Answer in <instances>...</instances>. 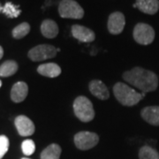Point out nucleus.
I'll list each match as a JSON object with an SVG mask.
<instances>
[{
    "mask_svg": "<svg viewBox=\"0 0 159 159\" xmlns=\"http://www.w3.org/2000/svg\"><path fill=\"white\" fill-rule=\"evenodd\" d=\"M3 55H4V50H3V48L0 46V59L3 57Z\"/></svg>",
    "mask_w": 159,
    "mask_h": 159,
    "instance_id": "b1692460",
    "label": "nucleus"
},
{
    "mask_svg": "<svg viewBox=\"0 0 159 159\" xmlns=\"http://www.w3.org/2000/svg\"><path fill=\"white\" fill-rule=\"evenodd\" d=\"M20 6L13 5L11 2H7L5 6L3 7V12L6 14V16L10 19H14V18L19 17V15L21 13V10L19 8Z\"/></svg>",
    "mask_w": 159,
    "mask_h": 159,
    "instance_id": "412c9836",
    "label": "nucleus"
},
{
    "mask_svg": "<svg viewBox=\"0 0 159 159\" xmlns=\"http://www.w3.org/2000/svg\"><path fill=\"white\" fill-rule=\"evenodd\" d=\"M61 147L56 143L49 145L41 153V159H59L61 155Z\"/></svg>",
    "mask_w": 159,
    "mask_h": 159,
    "instance_id": "f3484780",
    "label": "nucleus"
},
{
    "mask_svg": "<svg viewBox=\"0 0 159 159\" xmlns=\"http://www.w3.org/2000/svg\"><path fill=\"white\" fill-rule=\"evenodd\" d=\"M9 149V139L6 135H0V159L4 157Z\"/></svg>",
    "mask_w": 159,
    "mask_h": 159,
    "instance_id": "5701e85b",
    "label": "nucleus"
},
{
    "mask_svg": "<svg viewBox=\"0 0 159 159\" xmlns=\"http://www.w3.org/2000/svg\"><path fill=\"white\" fill-rule=\"evenodd\" d=\"M30 32V25L28 22H22L12 29V36L15 39H21Z\"/></svg>",
    "mask_w": 159,
    "mask_h": 159,
    "instance_id": "6ab92c4d",
    "label": "nucleus"
},
{
    "mask_svg": "<svg viewBox=\"0 0 159 159\" xmlns=\"http://www.w3.org/2000/svg\"><path fill=\"white\" fill-rule=\"evenodd\" d=\"M74 144L80 150H88L97 146L99 136L96 133L82 131L74 135Z\"/></svg>",
    "mask_w": 159,
    "mask_h": 159,
    "instance_id": "0eeeda50",
    "label": "nucleus"
},
{
    "mask_svg": "<svg viewBox=\"0 0 159 159\" xmlns=\"http://www.w3.org/2000/svg\"><path fill=\"white\" fill-rule=\"evenodd\" d=\"M74 111L75 116L82 122H89L95 118L93 104L89 98L78 97L74 102Z\"/></svg>",
    "mask_w": 159,
    "mask_h": 159,
    "instance_id": "7ed1b4c3",
    "label": "nucleus"
},
{
    "mask_svg": "<svg viewBox=\"0 0 159 159\" xmlns=\"http://www.w3.org/2000/svg\"><path fill=\"white\" fill-rule=\"evenodd\" d=\"M37 72L41 75L49 77V78H55L61 74L60 66L55 63H46L38 66Z\"/></svg>",
    "mask_w": 159,
    "mask_h": 159,
    "instance_id": "2eb2a0df",
    "label": "nucleus"
},
{
    "mask_svg": "<svg viewBox=\"0 0 159 159\" xmlns=\"http://www.w3.org/2000/svg\"><path fill=\"white\" fill-rule=\"evenodd\" d=\"M134 7H136L143 13L153 15L159 10V0H136Z\"/></svg>",
    "mask_w": 159,
    "mask_h": 159,
    "instance_id": "f8f14e48",
    "label": "nucleus"
},
{
    "mask_svg": "<svg viewBox=\"0 0 159 159\" xmlns=\"http://www.w3.org/2000/svg\"><path fill=\"white\" fill-rule=\"evenodd\" d=\"M29 93V87L26 82L19 81L12 86L11 90V98L14 102H23Z\"/></svg>",
    "mask_w": 159,
    "mask_h": 159,
    "instance_id": "ddd939ff",
    "label": "nucleus"
},
{
    "mask_svg": "<svg viewBox=\"0 0 159 159\" xmlns=\"http://www.w3.org/2000/svg\"><path fill=\"white\" fill-rule=\"evenodd\" d=\"M142 118L152 125H159V106H148L141 111Z\"/></svg>",
    "mask_w": 159,
    "mask_h": 159,
    "instance_id": "4468645a",
    "label": "nucleus"
},
{
    "mask_svg": "<svg viewBox=\"0 0 159 159\" xmlns=\"http://www.w3.org/2000/svg\"><path fill=\"white\" fill-rule=\"evenodd\" d=\"M72 35L81 43H91L96 39V34L90 29L80 25H74L71 29Z\"/></svg>",
    "mask_w": 159,
    "mask_h": 159,
    "instance_id": "9d476101",
    "label": "nucleus"
},
{
    "mask_svg": "<svg viewBox=\"0 0 159 159\" xmlns=\"http://www.w3.org/2000/svg\"><path fill=\"white\" fill-rule=\"evenodd\" d=\"M21 159H29V158H27V157H24V158H21Z\"/></svg>",
    "mask_w": 159,
    "mask_h": 159,
    "instance_id": "bb28decb",
    "label": "nucleus"
},
{
    "mask_svg": "<svg viewBox=\"0 0 159 159\" xmlns=\"http://www.w3.org/2000/svg\"><path fill=\"white\" fill-rule=\"evenodd\" d=\"M113 93L117 100L125 106H134L144 97L142 94L122 82H118L114 85Z\"/></svg>",
    "mask_w": 159,
    "mask_h": 159,
    "instance_id": "f03ea898",
    "label": "nucleus"
},
{
    "mask_svg": "<svg viewBox=\"0 0 159 159\" xmlns=\"http://www.w3.org/2000/svg\"><path fill=\"white\" fill-rule=\"evenodd\" d=\"M133 36L135 42L142 45H148L155 39V30L146 23H138L134 29Z\"/></svg>",
    "mask_w": 159,
    "mask_h": 159,
    "instance_id": "39448f33",
    "label": "nucleus"
},
{
    "mask_svg": "<svg viewBox=\"0 0 159 159\" xmlns=\"http://www.w3.org/2000/svg\"><path fill=\"white\" fill-rule=\"evenodd\" d=\"M89 88L91 94L100 100H107L110 97V93L107 87L100 80H92L89 83Z\"/></svg>",
    "mask_w": 159,
    "mask_h": 159,
    "instance_id": "9b49d317",
    "label": "nucleus"
},
{
    "mask_svg": "<svg viewBox=\"0 0 159 159\" xmlns=\"http://www.w3.org/2000/svg\"><path fill=\"white\" fill-rule=\"evenodd\" d=\"M21 148H22V152L24 155L31 156L34 152V150H35V144H34V141L30 140V139L25 140L22 142Z\"/></svg>",
    "mask_w": 159,
    "mask_h": 159,
    "instance_id": "4be33fe9",
    "label": "nucleus"
},
{
    "mask_svg": "<svg viewBox=\"0 0 159 159\" xmlns=\"http://www.w3.org/2000/svg\"><path fill=\"white\" fill-rule=\"evenodd\" d=\"M57 52V49L54 46L50 44H41L32 48L29 51V57L34 62L43 61L54 57Z\"/></svg>",
    "mask_w": 159,
    "mask_h": 159,
    "instance_id": "423d86ee",
    "label": "nucleus"
},
{
    "mask_svg": "<svg viewBox=\"0 0 159 159\" xmlns=\"http://www.w3.org/2000/svg\"><path fill=\"white\" fill-rule=\"evenodd\" d=\"M123 79L132 86L148 93L155 91L158 87V77L152 71L146 70L142 67H134L130 71L123 74Z\"/></svg>",
    "mask_w": 159,
    "mask_h": 159,
    "instance_id": "f257e3e1",
    "label": "nucleus"
},
{
    "mask_svg": "<svg viewBox=\"0 0 159 159\" xmlns=\"http://www.w3.org/2000/svg\"><path fill=\"white\" fill-rule=\"evenodd\" d=\"M140 159H159V153L149 146H143L139 151Z\"/></svg>",
    "mask_w": 159,
    "mask_h": 159,
    "instance_id": "aec40b11",
    "label": "nucleus"
},
{
    "mask_svg": "<svg viewBox=\"0 0 159 159\" xmlns=\"http://www.w3.org/2000/svg\"><path fill=\"white\" fill-rule=\"evenodd\" d=\"M1 86H2V81L0 80V88H1Z\"/></svg>",
    "mask_w": 159,
    "mask_h": 159,
    "instance_id": "a878e982",
    "label": "nucleus"
},
{
    "mask_svg": "<svg viewBox=\"0 0 159 159\" xmlns=\"http://www.w3.org/2000/svg\"><path fill=\"white\" fill-rule=\"evenodd\" d=\"M2 11H3V7H2V6H1V4H0V12H1Z\"/></svg>",
    "mask_w": 159,
    "mask_h": 159,
    "instance_id": "393cba45",
    "label": "nucleus"
},
{
    "mask_svg": "<svg viewBox=\"0 0 159 159\" xmlns=\"http://www.w3.org/2000/svg\"><path fill=\"white\" fill-rule=\"evenodd\" d=\"M41 32L46 38H55L58 34L57 24L52 20H44L41 25Z\"/></svg>",
    "mask_w": 159,
    "mask_h": 159,
    "instance_id": "dca6fc26",
    "label": "nucleus"
},
{
    "mask_svg": "<svg viewBox=\"0 0 159 159\" xmlns=\"http://www.w3.org/2000/svg\"><path fill=\"white\" fill-rule=\"evenodd\" d=\"M18 71V64L13 60H7L0 66V76L9 77Z\"/></svg>",
    "mask_w": 159,
    "mask_h": 159,
    "instance_id": "a211bd4d",
    "label": "nucleus"
},
{
    "mask_svg": "<svg viewBox=\"0 0 159 159\" xmlns=\"http://www.w3.org/2000/svg\"><path fill=\"white\" fill-rule=\"evenodd\" d=\"M58 12L61 18L80 20L84 16V10L74 0H62L58 5Z\"/></svg>",
    "mask_w": 159,
    "mask_h": 159,
    "instance_id": "20e7f679",
    "label": "nucleus"
},
{
    "mask_svg": "<svg viewBox=\"0 0 159 159\" xmlns=\"http://www.w3.org/2000/svg\"><path fill=\"white\" fill-rule=\"evenodd\" d=\"M18 133L21 136H29L34 133V125L33 121L24 115H20L14 120Z\"/></svg>",
    "mask_w": 159,
    "mask_h": 159,
    "instance_id": "1a4fd4ad",
    "label": "nucleus"
},
{
    "mask_svg": "<svg viewBox=\"0 0 159 159\" xmlns=\"http://www.w3.org/2000/svg\"><path fill=\"white\" fill-rule=\"evenodd\" d=\"M125 25L124 14L120 11L112 12L108 20V30L111 34H119L123 32Z\"/></svg>",
    "mask_w": 159,
    "mask_h": 159,
    "instance_id": "6e6552de",
    "label": "nucleus"
}]
</instances>
